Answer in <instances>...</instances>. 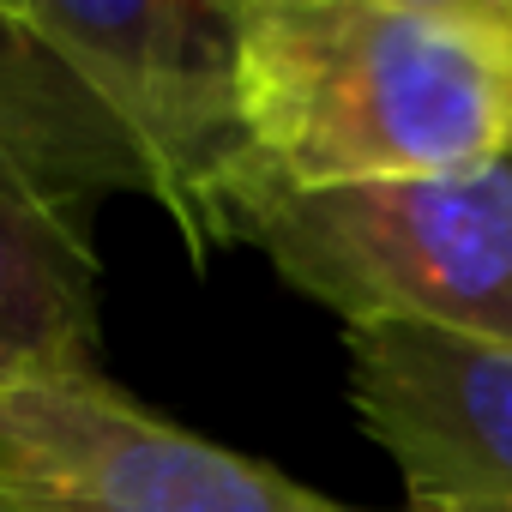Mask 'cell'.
Instances as JSON below:
<instances>
[{
	"label": "cell",
	"instance_id": "obj_6",
	"mask_svg": "<svg viewBox=\"0 0 512 512\" xmlns=\"http://www.w3.org/2000/svg\"><path fill=\"white\" fill-rule=\"evenodd\" d=\"M97 368L91 217L67 205L0 121V386Z\"/></svg>",
	"mask_w": 512,
	"mask_h": 512
},
{
	"label": "cell",
	"instance_id": "obj_8",
	"mask_svg": "<svg viewBox=\"0 0 512 512\" xmlns=\"http://www.w3.org/2000/svg\"><path fill=\"white\" fill-rule=\"evenodd\" d=\"M0 512H31V506H25L19 494H7V488H0Z\"/></svg>",
	"mask_w": 512,
	"mask_h": 512
},
{
	"label": "cell",
	"instance_id": "obj_2",
	"mask_svg": "<svg viewBox=\"0 0 512 512\" xmlns=\"http://www.w3.org/2000/svg\"><path fill=\"white\" fill-rule=\"evenodd\" d=\"M247 193L506 157V0H235Z\"/></svg>",
	"mask_w": 512,
	"mask_h": 512
},
{
	"label": "cell",
	"instance_id": "obj_3",
	"mask_svg": "<svg viewBox=\"0 0 512 512\" xmlns=\"http://www.w3.org/2000/svg\"><path fill=\"white\" fill-rule=\"evenodd\" d=\"M235 241L344 326L404 320L512 344V157L332 193L253 187Z\"/></svg>",
	"mask_w": 512,
	"mask_h": 512
},
{
	"label": "cell",
	"instance_id": "obj_7",
	"mask_svg": "<svg viewBox=\"0 0 512 512\" xmlns=\"http://www.w3.org/2000/svg\"><path fill=\"white\" fill-rule=\"evenodd\" d=\"M506 157H512V0H506Z\"/></svg>",
	"mask_w": 512,
	"mask_h": 512
},
{
	"label": "cell",
	"instance_id": "obj_5",
	"mask_svg": "<svg viewBox=\"0 0 512 512\" xmlns=\"http://www.w3.org/2000/svg\"><path fill=\"white\" fill-rule=\"evenodd\" d=\"M350 398L416 512H512V344L350 326Z\"/></svg>",
	"mask_w": 512,
	"mask_h": 512
},
{
	"label": "cell",
	"instance_id": "obj_4",
	"mask_svg": "<svg viewBox=\"0 0 512 512\" xmlns=\"http://www.w3.org/2000/svg\"><path fill=\"white\" fill-rule=\"evenodd\" d=\"M0 488L31 512H362L91 374L0 386Z\"/></svg>",
	"mask_w": 512,
	"mask_h": 512
},
{
	"label": "cell",
	"instance_id": "obj_1",
	"mask_svg": "<svg viewBox=\"0 0 512 512\" xmlns=\"http://www.w3.org/2000/svg\"><path fill=\"white\" fill-rule=\"evenodd\" d=\"M0 121L91 217L139 193L193 253L235 241L253 181L235 97V0H25L0 7Z\"/></svg>",
	"mask_w": 512,
	"mask_h": 512
}]
</instances>
